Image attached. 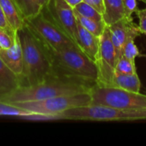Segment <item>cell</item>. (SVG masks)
<instances>
[{
  "mask_svg": "<svg viewBox=\"0 0 146 146\" xmlns=\"http://www.w3.org/2000/svg\"><path fill=\"white\" fill-rule=\"evenodd\" d=\"M97 82L51 74L45 80L33 86H21L1 101L15 104L50 98L90 92Z\"/></svg>",
  "mask_w": 146,
  "mask_h": 146,
  "instance_id": "6da1fadb",
  "label": "cell"
},
{
  "mask_svg": "<svg viewBox=\"0 0 146 146\" xmlns=\"http://www.w3.org/2000/svg\"><path fill=\"white\" fill-rule=\"evenodd\" d=\"M17 33L23 53L21 86H33L43 82L52 74L47 47L26 25Z\"/></svg>",
  "mask_w": 146,
  "mask_h": 146,
  "instance_id": "7a4b0ae2",
  "label": "cell"
},
{
  "mask_svg": "<svg viewBox=\"0 0 146 146\" xmlns=\"http://www.w3.org/2000/svg\"><path fill=\"white\" fill-rule=\"evenodd\" d=\"M51 62L52 74L98 82L97 64L79 47L74 46L61 50L47 48Z\"/></svg>",
  "mask_w": 146,
  "mask_h": 146,
  "instance_id": "3957f363",
  "label": "cell"
},
{
  "mask_svg": "<svg viewBox=\"0 0 146 146\" xmlns=\"http://www.w3.org/2000/svg\"><path fill=\"white\" fill-rule=\"evenodd\" d=\"M57 120L121 121L146 120V110H125L105 105L89 104L69 109L57 115Z\"/></svg>",
  "mask_w": 146,
  "mask_h": 146,
  "instance_id": "277c9868",
  "label": "cell"
},
{
  "mask_svg": "<svg viewBox=\"0 0 146 146\" xmlns=\"http://www.w3.org/2000/svg\"><path fill=\"white\" fill-rule=\"evenodd\" d=\"M91 104L125 110H146V95L114 86L96 85L90 92Z\"/></svg>",
  "mask_w": 146,
  "mask_h": 146,
  "instance_id": "5b68a950",
  "label": "cell"
},
{
  "mask_svg": "<svg viewBox=\"0 0 146 146\" xmlns=\"http://www.w3.org/2000/svg\"><path fill=\"white\" fill-rule=\"evenodd\" d=\"M25 25L50 50L57 51L77 46V44L42 10L38 15L26 19Z\"/></svg>",
  "mask_w": 146,
  "mask_h": 146,
  "instance_id": "8992f818",
  "label": "cell"
},
{
  "mask_svg": "<svg viewBox=\"0 0 146 146\" xmlns=\"http://www.w3.org/2000/svg\"><path fill=\"white\" fill-rule=\"evenodd\" d=\"M92 98L90 92L74 95L59 96L38 101H27L12 104L25 110L50 115L52 120H57V115L69 109L91 104Z\"/></svg>",
  "mask_w": 146,
  "mask_h": 146,
  "instance_id": "52a82bcc",
  "label": "cell"
},
{
  "mask_svg": "<svg viewBox=\"0 0 146 146\" xmlns=\"http://www.w3.org/2000/svg\"><path fill=\"white\" fill-rule=\"evenodd\" d=\"M116 58L115 48L111 40L110 27L106 26L103 34L100 36L99 50L96 60L98 72L97 85L111 86L115 76Z\"/></svg>",
  "mask_w": 146,
  "mask_h": 146,
  "instance_id": "ba28073f",
  "label": "cell"
},
{
  "mask_svg": "<svg viewBox=\"0 0 146 146\" xmlns=\"http://www.w3.org/2000/svg\"><path fill=\"white\" fill-rule=\"evenodd\" d=\"M42 11L77 44V18L74 9L65 0H50L48 3L42 8Z\"/></svg>",
  "mask_w": 146,
  "mask_h": 146,
  "instance_id": "9c48e42d",
  "label": "cell"
},
{
  "mask_svg": "<svg viewBox=\"0 0 146 146\" xmlns=\"http://www.w3.org/2000/svg\"><path fill=\"white\" fill-rule=\"evenodd\" d=\"M108 27H110L111 40L115 48V58L117 62L122 56L123 47L127 38H136L141 32L139 27L134 24L133 19H127L126 17Z\"/></svg>",
  "mask_w": 146,
  "mask_h": 146,
  "instance_id": "30bf717a",
  "label": "cell"
},
{
  "mask_svg": "<svg viewBox=\"0 0 146 146\" xmlns=\"http://www.w3.org/2000/svg\"><path fill=\"white\" fill-rule=\"evenodd\" d=\"M0 59L21 80L23 71V53L21 41L16 34L14 44L8 49H0Z\"/></svg>",
  "mask_w": 146,
  "mask_h": 146,
  "instance_id": "8fae6325",
  "label": "cell"
},
{
  "mask_svg": "<svg viewBox=\"0 0 146 146\" xmlns=\"http://www.w3.org/2000/svg\"><path fill=\"white\" fill-rule=\"evenodd\" d=\"M77 27H78V41H77L78 47L86 56H88L92 61L96 62L97 56L98 54V50H99L100 37H97L96 35L90 33L83 26H81L79 21L77 23Z\"/></svg>",
  "mask_w": 146,
  "mask_h": 146,
  "instance_id": "7c38bea8",
  "label": "cell"
},
{
  "mask_svg": "<svg viewBox=\"0 0 146 146\" xmlns=\"http://www.w3.org/2000/svg\"><path fill=\"white\" fill-rule=\"evenodd\" d=\"M21 86V78L0 59V100Z\"/></svg>",
  "mask_w": 146,
  "mask_h": 146,
  "instance_id": "4fadbf2b",
  "label": "cell"
},
{
  "mask_svg": "<svg viewBox=\"0 0 146 146\" xmlns=\"http://www.w3.org/2000/svg\"><path fill=\"white\" fill-rule=\"evenodd\" d=\"M4 16L10 28L18 33L25 27V20L12 0H0Z\"/></svg>",
  "mask_w": 146,
  "mask_h": 146,
  "instance_id": "5bb4252c",
  "label": "cell"
},
{
  "mask_svg": "<svg viewBox=\"0 0 146 146\" xmlns=\"http://www.w3.org/2000/svg\"><path fill=\"white\" fill-rule=\"evenodd\" d=\"M104 6V21L107 26L125 17L123 0H103Z\"/></svg>",
  "mask_w": 146,
  "mask_h": 146,
  "instance_id": "9a60e30c",
  "label": "cell"
},
{
  "mask_svg": "<svg viewBox=\"0 0 146 146\" xmlns=\"http://www.w3.org/2000/svg\"><path fill=\"white\" fill-rule=\"evenodd\" d=\"M111 86L130 91V92H139L141 87V82L137 73L115 74Z\"/></svg>",
  "mask_w": 146,
  "mask_h": 146,
  "instance_id": "2e32d148",
  "label": "cell"
},
{
  "mask_svg": "<svg viewBox=\"0 0 146 146\" xmlns=\"http://www.w3.org/2000/svg\"><path fill=\"white\" fill-rule=\"evenodd\" d=\"M16 5L17 9L21 12L24 20L33 17L38 15L42 7L38 3V0H12Z\"/></svg>",
  "mask_w": 146,
  "mask_h": 146,
  "instance_id": "e0dca14e",
  "label": "cell"
},
{
  "mask_svg": "<svg viewBox=\"0 0 146 146\" xmlns=\"http://www.w3.org/2000/svg\"><path fill=\"white\" fill-rule=\"evenodd\" d=\"M75 16L77 18V21L80 22V24L81 26H83L86 30H88L90 33H92V34L96 35L97 37H100L105 27H106V24L104 22V21H95V20H92V19H89V18H86V17H84L77 13H75Z\"/></svg>",
  "mask_w": 146,
  "mask_h": 146,
  "instance_id": "ac0fdd59",
  "label": "cell"
},
{
  "mask_svg": "<svg viewBox=\"0 0 146 146\" xmlns=\"http://www.w3.org/2000/svg\"><path fill=\"white\" fill-rule=\"evenodd\" d=\"M32 112L25 110L15 104L5 103L0 100V115L5 116H15L22 119H26Z\"/></svg>",
  "mask_w": 146,
  "mask_h": 146,
  "instance_id": "d6986e66",
  "label": "cell"
},
{
  "mask_svg": "<svg viewBox=\"0 0 146 146\" xmlns=\"http://www.w3.org/2000/svg\"><path fill=\"white\" fill-rule=\"evenodd\" d=\"M74 11L84 17L92 19L95 21H104V15L97 10L93 6L90 5L89 3L86 2H81L80 4H78L76 7L74 8Z\"/></svg>",
  "mask_w": 146,
  "mask_h": 146,
  "instance_id": "ffe728a7",
  "label": "cell"
},
{
  "mask_svg": "<svg viewBox=\"0 0 146 146\" xmlns=\"http://www.w3.org/2000/svg\"><path fill=\"white\" fill-rule=\"evenodd\" d=\"M115 74H133V73H137L136 72L135 61L127 59V57L122 56L115 63Z\"/></svg>",
  "mask_w": 146,
  "mask_h": 146,
  "instance_id": "44dd1931",
  "label": "cell"
},
{
  "mask_svg": "<svg viewBox=\"0 0 146 146\" xmlns=\"http://www.w3.org/2000/svg\"><path fill=\"white\" fill-rule=\"evenodd\" d=\"M134 40H135L134 38H127L122 50V56L133 61H135V58L140 54L137 45L135 44Z\"/></svg>",
  "mask_w": 146,
  "mask_h": 146,
  "instance_id": "7402d4cb",
  "label": "cell"
},
{
  "mask_svg": "<svg viewBox=\"0 0 146 146\" xmlns=\"http://www.w3.org/2000/svg\"><path fill=\"white\" fill-rule=\"evenodd\" d=\"M16 34L17 33H13L0 27V49H8L11 47L15 43Z\"/></svg>",
  "mask_w": 146,
  "mask_h": 146,
  "instance_id": "603a6c76",
  "label": "cell"
},
{
  "mask_svg": "<svg viewBox=\"0 0 146 146\" xmlns=\"http://www.w3.org/2000/svg\"><path fill=\"white\" fill-rule=\"evenodd\" d=\"M123 6L125 10V17L133 19L132 15L138 10L137 0H123Z\"/></svg>",
  "mask_w": 146,
  "mask_h": 146,
  "instance_id": "cb8c5ba5",
  "label": "cell"
},
{
  "mask_svg": "<svg viewBox=\"0 0 146 146\" xmlns=\"http://www.w3.org/2000/svg\"><path fill=\"white\" fill-rule=\"evenodd\" d=\"M137 16L139 18V27L141 33L146 34V8L142 9H138L136 11Z\"/></svg>",
  "mask_w": 146,
  "mask_h": 146,
  "instance_id": "d4e9b609",
  "label": "cell"
},
{
  "mask_svg": "<svg viewBox=\"0 0 146 146\" xmlns=\"http://www.w3.org/2000/svg\"><path fill=\"white\" fill-rule=\"evenodd\" d=\"M84 2L89 3L90 5L93 6L97 10H98L103 15L104 13V6L103 0H84Z\"/></svg>",
  "mask_w": 146,
  "mask_h": 146,
  "instance_id": "484cf974",
  "label": "cell"
},
{
  "mask_svg": "<svg viewBox=\"0 0 146 146\" xmlns=\"http://www.w3.org/2000/svg\"><path fill=\"white\" fill-rule=\"evenodd\" d=\"M0 27L2 28H5L9 31H11L13 33H15L9 27V25L8 24L7 21H6V18L4 16V14H3V8H2V5L0 3Z\"/></svg>",
  "mask_w": 146,
  "mask_h": 146,
  "instance_id": "4316f807",
  "label": "cell"
},
{
  "mask_svg": "<svg viewBox=\"0 0 146 146\" xmlns=\"http://www.w3.org/2000/svg\"><path fill=\"white\" fill-rule=\"evenodd\" d=\"M73 9L74 8V7H76L78 4H80L81 2H83L84 0H65Z\"/></svg>",
  "mask_w": 146,
  "mask_h": 146,
  "instance_id": "83f0119b",
  "label": "cell"
},
{
  "mask_svg": "<svg viewBox=\"0 0 146 146\" xmlns=\"http://www.w3.org/2000/svg\"><path fill=\"white\" fill-rule=\"evenodd\" d=\"M50 0H38V3L40 4V6L43 8V7H44L47 3H48V2H49Z\"/></svg>",
  "mask_w": 146,
  "mask_h": 146,
  "instance_id": "f1b7e54d",
  "label": "cell"
},
{
  "mask_svg": "<svg viewBox=\"0 0 146 146\" xmlns=\"http://www.w3.org/2000/svg\"><path fill=\"white\" fill-rule=\"evenodd\" d=\"M140 1H142V2H144V3H146V0H140Z\"/></svg>",
  "mask_w": 146,
  "mask_h": 146,
  "instance_id": "f546056e",
  "label": "cell"
}]
</instances>
